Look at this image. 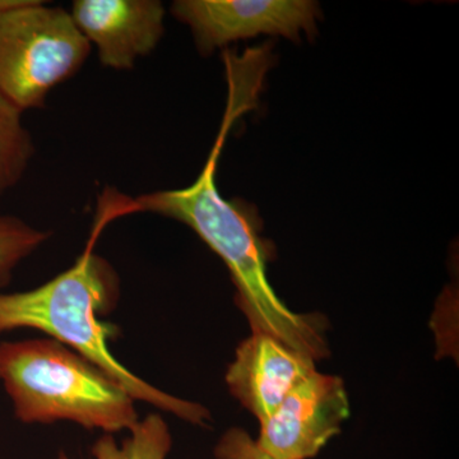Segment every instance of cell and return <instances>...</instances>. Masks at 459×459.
<instances>
[{
    "label": "cell",
    "instance_id": "obj_2",
    "mask_svg": "<svg viewBox=\"0 0 459 459\" xmlns=\"http://www.w3.org/2000/svg\"><path fill=\"white\" fill-rule=\"evenodd\" d=\"M119 287L117 272L90 244L74 265L44 285L29 291L0 292V334L21 328L44 332L107 373L135 402L195 427H208L212 416L204 404L150 385L111 352L108 340L115 329L101 316L113 312Z\"/></svg>",
    "mask_w": 459,
    "mask_h": 459
},
{
    "label": "cell",
    "instance_id": "obj_11",
    "mask_svg": "<svg viewBox=\"0 0 459 459\" xmlns=\"http://www.w3.org/2000/svg\"><path fill=\"white\" fill-rule=\"evenodd\" d=\"M50 235L18 217L0 214V289L11 283L18 265L47 243Z\"/></svg>",
    "mask_w": 459,
    "mask_h": 459
},
{
    "label": "cell",
    "instance_id": "obj_6",
    "mask_svg": "<svg viewBox=\"0 0 459 459\" xmlns=\"http://www.w3.org/2000/svg\"><path fill=\"white\" fill-rule=\"evenodd\" d=\"M350 413L343 380L314 371L287 394L270 418L259 422L255 442L277 459H312L341 434Z\"/></svg>",
    "mask_w": 459,
    "mask_h": 459
},
{
    "label": "cell",
    "instance_id": "obj_4",
    "mask_svg": "<svg viewBox=\"0 0 459 459\" xmlns=\"http://www.w3.org/2000/svg\"><path fill=\"white\" fill-rule=\"evenodd\" d=\"M91 50L65 9L40 0H0V92L23 113L44 108Z\"/></svg>",
    "mask_w": 459,
    "mask_h": 459
},
{
    "label": "cell",
    "instance_id": "obj_8",
    "mask_svg": "<svg viewBox=\"0 0 459 459\" xmlns=\"http://www.w3.org/2000/svg\"><path fill=\"white\" fill-rule=\"evenodd\" d=\"M314 371L310 356L268 334L252 333L238 344L225 377L230 394L262 422Z\"/></svg>",
    "mask_w": 459,
    "mask_h": 459
},
{
    "label": "cell",
    "instance_id": "obj_5",
    "mask_svg": "<svg viewBox=\"0 0 459 459\" xmlns=\"http://www.w3.org/2000/svg\"><path fill=\"white\" fill-rule=\"evenodd\" d=\"M171 13L189 27L198 50L210 56L259 35L290 40H299L301 32L312 36L320 8L312 0H178Z\"/></svg>",
    "mask_w": 459,
    "mask_h": 459
},
{
    "label": "cell",
    "instance_id": "obj_10",
    "mask_svg": "<svg viewBox=\"0 0 459 459\" xmlns=\"http://www.w3.org/2000/svg\"><path fill=\"white\" fill-rule=\"evenodd\" d=\"M35 155L23 111L0 92V198L23 179Z\"/></svg>",
    "mask_w": 459,
    "mask_h": 459
},
{
    "label": "cell",
    "instance_id": "obj_3",
    "mask_svg": "<svg viewBox=\"0 0 459 459\" xmlns=\"http://www.w3.org/2000/svg\"><path fill=\"white\" fill-rule=\"evenodd\" d=\"M0 380L23 424L69 421L114 435L140 421L122 386L53 338L0 343Z\"/></svg>",
    "mask_w": 459,
    "mask_h": 459
},
{
    "label": "cell",
    "instance_id": "obj_1",
    "mask_svg": "<svg viewBox=\"0 0 459 459\" xmlns=\"http://www.w3.org/2000/svg\"><path fill=\"white\" fill-rule=\"evenodd\" d=\"M241 114L240 108L228 104L216 143L192 186L126 201L115 199L113 204L105 205L98 223L104 226L115 217L147 212L189 226L228 267L237 287V303L252 333L268 334L316 361L322 360L329 356L325 316L295 313L283 304L267 277L268 250L259 237L255 211L243 201L223 198L217 188V164L226 135Z\"/></svg>",
    "mask_w": 459,
    "mask_h": 459
},
{
    "label": "cell",
    "instance_id": "obj_7",
    "mask_svg": "<svg viewBox=\"0 0 459 459\" xmlns=\"http://www.w3.org/2000/svg\"><path fill=\"white\" fill-rule=\"evenodd\" d=\"M69 13L98 50L100 63L115 71L134 68L165 33V7L159 0H75Z\"/></svg>",
    "mask_w": 459,
    "mask_h": 459
},
{
    "label": "cell",
    "instance_id": "obj_12",
    "mask_svg": "<svg viewBox=\"0 0 459 459\" xmlns=\"http://www.w3.org/2000/svg\"><path fill=\"white\" fill-rule=\"evenodd\" d=\"M216 459H277L259 448L244 429L231 428L220 437L214 448Z\"/></svg>",
    "mask_w": 459,
    "mask_h": 459
},
{
    "label": "cell",
    "instance_id": "obj_9",
    "mask_svg": "<svg viewBox=\"0 0 459 459\" xmlns=\"http://www.w3.org/2000/svg\"><path fill=\"white\" fill-rule=\"evenodd\" d=\"M172 437L168 422L159 413L140 420L128 437L117 442L113 434H105L93 444L92 459H166L171 451ZM56 459H71L60 453Z\"/></svg>",
    "mask_w": 459,
    "mask_h": 459
}]
</instances>
